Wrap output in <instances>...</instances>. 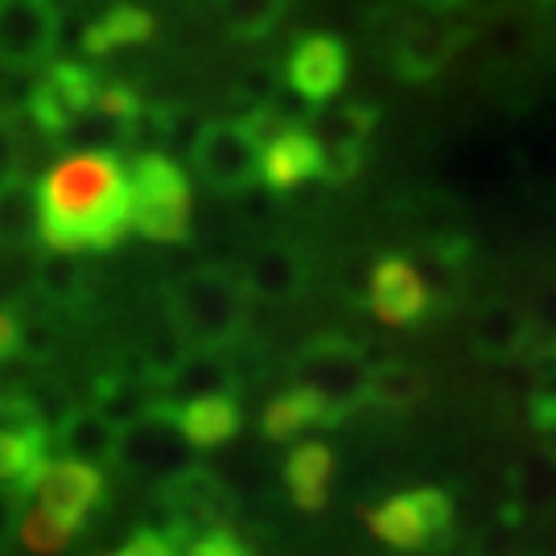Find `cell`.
I'll list each match as a JSON object with an SVG mask.
<instances>
[{
    "instance_id": "cell-34",
    "label": "cell",
    "mask_w": 556,
    "mask_h": 556,
    "mask_svg": "<svg viewBox=\"0 0 556 556\" xmlns=\"http://www.w3.org/2000/svg\"><path fill=\"white\" fill-rule=\"evenodd\" d=\"M17 153H21V140H17V124L9 112H0V186L4 181H13L17 174Z\"/></svg>"
},
{
    "instance_id": "cell-8",
    "label": "cell",
    "mask_w": 556,
    "mask_h": 556,
    "mask_svg": "<svg viewBox=\"0 0 556 556\" xmlns=\"http://www.w3.org/2000/svg\"><path fill=\"white\" fill-rule=\"evenodd\" d=\"M190 454L194 450L181 433L178 408H169V404H157L140 420H132L128 429H119V462L140 478L169 482V478L186 475L194 466Z\"/></svg>"
},
{
    "instance_id": "cell-12",
    "label": "cell",
    "mask_w": 556,
    "mask_h": 556,
    "mask_svg": "<svg viewBox=\"0 0 556 556\" xmlns=\"http://www.w3.org/2000/svg\"><path fill=\"white\" fill-rule=\"evenodd\" d=\"M367 305L383 326H417L429 314V285L417 264L404 256H383L367 280Z\"/></svg>"
},
{
    "instance_id": "cell-36",
    "label": "cell",
    "mask_w": 556,
    "mask_h": 556,
    "mask_svg": "<svg viewBox=\"0 0 556 556\" xmlns=\"http://www.w3.org/2000/svg\"><path fill=\"white\" fill-rule=\"evenodd\" d=\"M17 528H21V498L9 495V491L0 486V553L9 548V540L17 536Z\"/></svg>"
},
{
    "instance_id": "cell-3",
    "label": "cell",
    "mask_w": 556,
    "mask_h": 556,
    "mask_svg": "<svg viewBox=\"0 0 556 556\" xmlns=\"http://www.w3.org/2000/svg\"><path fill=\"white\" fill-rule=\"evenodd\" d=\"M367 355L346 338H314L298 358H293V388H305L321 400L330 429L346 425L351 413L367 400Z\"/></svg>"
},
{
    "instance_id": "cell-7",
    "label": "cell",
    "mask_w": 556,
    "mask_h": 556,
    "mask_svg": "<svg viewBox=\"0 0 556 556\" xmlns=\"http://www.w3.org/2000/svg\"><path fill=\"white\" fill-rule=\"evenodd\" d=\"M103 83L91 66L71 59L50 62L38 75V83L29 87V100H25V112L38 124L46 137H71L83 119L96 112V100H100Z\"/></svg>"
},
{
    "instance_id": "cell-24",
    "label": "cell",
    "mask_w": 556,
    "mask_h": 556,
    "mask_svg": "<svg viewBox=\"0 0 556 556\" xmlns=\"http://www.w3.org/2000/svg\"><path fill=\"white\" fill-rule=\"evenodd\" d=\"M41 243V202L29 178L0 186V248H34Z\"/></svg>"
},
{
    "instance_id": "cell-6",
    "label": "cell",
    "mask_w": 556,
    "mask_h": 556,
    "mask_svg": "<svg viewBox=\"0 0 556 556\" xmlns=\"http://www.w3.org/2000/svg\"><path fill=\"white\" fill-rule=\"evenodd\" d=\"M367 528L396 553H438L454 532V498L438 486L408 491L371 507Z\"/></svg>"
},
{
    "instance_id": "cell-19",
    "label": "cell",
    "mask_w": 556,
    "mask_h": 556,
    "mask_svg": "<svg viewBox=\"0 0 556 556\" xmlns=\"http://www.w3.org/2000/svg\"><path fill=\"white\" fill-rule=\"evenodd\" d=\"M285 486L301 511H321L334 486V450L321 441H301L285 457Z\"/></svg>"
},
{
    "instance_id": "cell-13",
    "label": "cell",
    "mask_w": 556,
    "mask_h": 556,
    "mask_svg": "<svg viewBox=\"0 0 556 556\" xmlns=\"http://www.w3.org/2000/svg\"><path fill=\"white\" fill-rule=\"evenodd\" d=\"M34 495H38L41 511H50L62 528L79 532L83 519L100 507L103 470H96V466H83V462H66V457H62V462H50V470L41 475V482H38V491H34Z\"/></svg>"
},
{
    "instance_id": "cell-20",
    "label": "cell",
    "mask_w": 556,
    "mask_h": 556,
    "mask_svg": "<svg viewBox=\"0 0 556 556\" xmlns=\"http://www.w3.org/2000/svg\"><path fill=\"white\" fill-rule=\"evenodd\" d=\"M153 38V13L137 4H112L83 29V54L87 59H108L124 46H140Z\"/></svg>"
},
{
    "instance_id": "cell-17",
    "label": "cell",
    "mask_w": 556,
    "mask_h": 556,
    "mask_svg": "<svg viewBox=\"0 0 556 556\" xmlns=\"http://www.w3.org/2000/svg\"><path fill=\"white\" fill-rule=\"evenodd\" d=\"M243 280L260 301H293L309 285V260L293 243H268L252 256Z\"/></svg>"
},
{
    "instance_id": "cell-4",
    "label": "cell",
    "mask_w": 556,
    "mask_h": 556,
    "mask_svg": "<svg viewBox=\"0 0 556 556\" xmlns=\"http://www.w3.org/2000/svg\"><path fill=\"white\" fill-rule=\"evenodd\" d=\"M132 227L153 243H181L190 236V181L174 157L140 153L132 165Z\"/></svg>"
},
{
    "instance_id": "cell-29",
    "label": "cell",
    "mask_w": 556,
    "mask_h": 556,
    "mask_svg": "<svg viewBox=\"0 0 556 556\" xmlns=\"http://www.w3.org/2000/svg\"><path fill=\"white\" fill-rule=\"evenodd\" d=\"M17 536H21V544H25V553H34V556H62L66 548H71L75 532H71V528H62V523L50 516V511H41V507H29V511H21Z\"/></svg>"
},
{
    "instance_id": "cell-32",
    "label": "cell",
    "mask_w": 556,
    "mask_h": 556,
    "mask_svg": "<svg viewBox=\"0 0 556 556\" xmlns=\"http://www.w3.org/2000/svg\"><path fill=\"white\" fill-rule=\"evenodd\" d=\"M108 556H181V548L169 532H157V528H137L132 536L119 544L116 553H108Z\"/></svg>"
},
{
    "instance_id": "cell-26",
    "label": "cell",
    "mask_w": 556,
    "mask_h": 556,
    "mask_svg": "<svg viewBox=\"0 0 556 556\" xmlns=\"http://www.w3.org/2000/svg\"><path fill=\"white\" fill-rule=\"evenodd\" d=\"M371 132H376V112L363 103H342V108L318 112V124H314L321 149H358L363 153Z\"/></svg>"
},
{
    "instance_id": "cell-31",
    "label": "cell",
    "mask_w": 556,
    "mask_h": 556,
    "mask_svg": "<svg viewBox=\"0 0 556 556\" xmlns=\"http://www.w3.org/2000/svg\"><path fill=\"white\" fill-rule=\"evenodd\" d=\"M38 289L50 301H79L83 298V273L71 256H50L38 268Z\"/></svg>"
},
{
    "instance_id": "cell-23",
    "label": "cell",
    "mask_w": 556,
    "mask_h": 556,
    "mask_svg": "<svg viewBox=\"0 0 556 556\" xmlns=\"http://www.w3.org/2000/svg\"><path fill=\"white\" fill-rule=\"evenodd\" d=\"M532 318L516 305H491L475 318V351L482 358H516L532 342Z\"/></svg>"
},
{
    "instance_id": "cell-27",
    "label": "cell",
    "mask_w": 556,
    "mask_h": 556,
    "mask_svg": "<svg viewBox=\"0 0 556 556\" xmlns=\"http://www.w3.org/2000/svg\"><path fill=\"white\" fill-rule=\"evenodd\" d=\"M425 396V376L404 363H379L367 376V400L379 408H413Z\"/></svg>"
},
{
    "instance_id": "cell-22",
    "label": "cell",
    "mask_w": 556,
    "mask_h": 556,
    "mask_svg": "<svg viewBox=\"0 0 556 556\" xmlns=\"http://www.w3.org/2000/svg\"><path fill=\"white\" fill-rule=\"evenodd\" d=\"M46 470H50V429L29 438H0V486L9 495H34Z\"/></svg>"
},
{
    "instance_id": "cell-30",
    "label": "cell",
    "mask_w": 556,
    "mask_h": 556,
    "mask_svg": "<svg viewBox=\"0 0 556 556\" xmlns=\"http://www.w3.org/2000/svg\"><path fill=\"white\" fill-rule=\"evenodd\" d=\"M46 433V413L25 392H0V438H29Z\"/></svg>"
},
{
    "instance_id": "cell-21",
    "label": "cell",
    "mask_w": 556,
    "mask_h": 556,
    "mask_svg": "<svg viewBox=\"0 0 556 556\" xmlns=\"http://www.w3.org/2000/svg\"><path fill=\"white\" fill-rule=\"evenodd\" d=\"M178 417L190 450L206 454V450H219V445H227V441L236 438L239 425H243V408H239L236 396H211L178 408Z\"/></svg>"
},
{
    "instance_id": "cell-18",
    "label": "cell",
    "mask_w": 556,
    "mask_h": 556,
    "mask_svg": "<svg viewBox=\"0 0 556 556\" xmlns=\"http://www.w3.org/2000/svg\"><path fill=\"white\" fill-rule=\"evenodd\" d=\"M59 450L66 462L100 470L103 462H119V429L96 408H66L59 420Z\"/></svg>"
},
{
    "instance_id": "cell-14",
    "label": "cell",
    "mask_w": 556,
    "mask_h": 556,
    "mask_svg": "<svg viewBox=\"0 0 556 556\" xmlns=\"http://www.w3.org/2000/svg\"><path fill=\"white\" fill-rule=\"evenodd\" d=\"M346 79V46L330 34H309L293 46L289 54V87L298 91L309 108H321L334 100Z\"/></svg>"
},
{
    "instance_id": "cell-33",
    "label": "cell",
    "mask_w": 556,
    "mask_h": 556,
    "mask_svg": "<svg viewBox=\"0 0 556 556\" xmlns=\"http://www.w3.org/2000/svg\"><path fill=\"white\" fill-rule=\"evenodd\" d=\"M186 556H252V544L231 528V532H211V536L194 540Z\"/></svg>"
},
{
    "instance_id": "cell-35",
    "label": "cell",
    "mask_w": 556,
    "mask_h": 556,
    "mask_svg": "<svg viewBox=\"0 0 556 556\" xmlns=\"http://www.w3.org/2000/svg\"><path fill=\"white\" fill-rule=\"evenodd\" d=\"M25 351V326L17 321L13 309H0V363L17 358Z\"/></svg>"
},
{
    "instance_id": "cell-11",
    "label": "cell",
    "mask_w": 556,
    "mask_h": 556,
    "mask_svg": "<svg viewBox=\"0 0 556 556\" xmlns=\"http://www.w3.org/2000/svg\"><path fill=\"white\" fill-rule=\"evenodd\" d=\"M466 41V29H457L450 13H425L413 17L392 41V66L400 79H433L445 62Z\"/></svg>"
},
{
    "instance_id": "cell-10",
    "label": "cell",
    "mask_w": 556,
    "mask_h": 556,
    "mask_svg": "<svg viewBox=\"0 0 556 556\" xmlns=\"http://www.w3.org/2000/svg\"><path fill=\"white\" fill-rule=\"evenodd\" d=\"M62 38V13L46 0H0V62L34 71L54 59Z\"/></svg>"
},
{
    "instance_id": "cell-16",
    "label": "cell",
    "mask_w": 556,
    "mask_h": 556,
    "mask_svg": "<svg viewBox=\"0 0 556 556\" xmlns=\"http://www.w3.org/2000/svg\"><path fill=\"white\" fill-rule=\"evenodd\" d=\"M260 178L273 194H289L301 181L321 178V144L309 124H301L293 132H285L277 144H268L260 153Z\"/></svg>"
},
{
    "instance_id": "cell-25",
    "label": "cell",
    "mask_w": 556,
    "mask_h": 556,
    "mask_svg": "<svg viewBox=\"0 0 556 556\" xmlns=\"http://www.w3.org/2000/svg\"><path fill=\"white\" fill-rule=\"evenodd\" d=\"M318 425L330 429L321 400L314 396V392H305V388H289V392L273 400V404L264 408V417H260V429H264L268 441H293V438H301L305 429H318Z\"/></svg>"
},
{
    "instance_id": "cell-9",
    "label": "cell",
    "mask_w": 556,
    "mask_h": 556,
    "mask_svg": "<svg viewBox=\"0 0 556 556\" xmlns=\"http://www.w3.org/2000/svg\"><path fill=\"white\" fill-rule=\"evenodd\" d=\"M194 165L211 190L243 194L260 178V149L248 137L243 119H215L202 124V132L194 137Z\"/></svg>"
},
{
    "instance_id": "cell-28",
    "label": "cell",
    "mask_w": 556,
    "mask_h": 556,
    "mask_svg": "<svg viewBox=\"0 0 556 556\" xmlns=\"http://www.w3.org/2000/svg\"><path fill=\"white\" fill-rule=\"evenodd\" d=\"M219 17L236 38L252 41V38H264L285 17V4L280 0H231V4L219 9Z\"/></svg>"
},
{
    "instance_id": "cell-1",
    "label": "cell",
    "mask_w": 556,
    "mask_h": 556,
    "mask_svg": "<svg viewBox=\"0 0 556 556\" xmlns=\"http://www.w3.org/2000/svg\"><path fill=\"white\" fill-rule=\"evenodd\" d=\"M41 248L54 256L112 252L132 223V181L112 149L62 157L38 181Z\"/></svg>"
},
{
    "instance_id": "cell-5",
    "label": "cell",
    "mask_w": 556,
    "mask_h": 556,
    "mask_svg": "<svg viewBox=\"0 0 556 556\" xmlns=\"http://www.w3.org/2000/svg\"><path fill=\"white\" fill-rule=\"evenodd\" d=\"M161 511L178 548H190L211 532H231L239 519V498L215 470L190 466L186 475L161 482Z\"/></svg>"
},
{
    "instance_id": "cell-15",
    "label": "cell",
    "mask_w": 556,
    "mask_h": 556,
    "mask_svg": "<svg viewBox=\"0 0 556 556\" xmlns=\"http://www.w3.org/2000/svg\"><path fill=\"white\" fill-rule=\"evenodd\" d=\"M161 404L186 408V400H211V396H236L239 376L231 367L227 351H186L181 363L157 383Z\"/></svg>"
},
{
    "instance_id": "cell-2",
    "label": "cell",
    "mask_w": 556,
    "mask_h": 556,
    "mask_svg": "<svg viewBox=\"0 0 556 556\" xmlns=\"http://www.w3.org/2000/svg\"><path fill=\"white\" fill-rule=\"evenodd\" d=\"M165 309L186 351H227L243 338L252 293H248L243 273L199 268L169 285Z\"/></svg>"
}]
</instances>
